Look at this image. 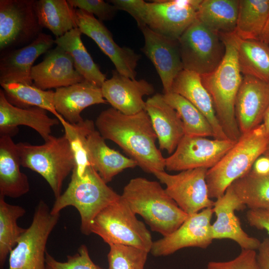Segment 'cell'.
Wrapping results in <instances>:
<instances>
[{
	"instance_id": "obj_1",
	"label": "cell",
	"mask_w": 269,
	"mask_h": 269,
	"mask_svg": "<svg viewBox=\"0 0 269 269\" xmlns=\"http://www.w3.org/2000/svg\"><path fill=\"white\" fill-rule=\"evenodd\" d=\"M95 126L104 138L117 143L143 171H164L165 158L156 146L157 138L145 110L128 115L110 108L97 117Z\"/></svg>"
},
{
	"instance_id": "obj_2",
	"label": "cell",
	"mask_w": 269,
	"mask_h": 269,
	"mask_svg": "<svg viewBox=\"0 0 269 269\" xmlns=\"http://www.w3.org/2000/svg\"><path fill=\"white\" fill-rule=\"evenodd\" d=\"M121 196L152 231L163 237L177 230L188 216L156 181L140 177L133 178Z\"/></svg>"
},
{
	"instance_id": "obj_3",
	"label": "cell",
	"mask_w": 269,
	"mask_h": 269,
	"mask_svg": "<svg viewBox=\"0 0 269 269\" xmlns=\"http://www.w3.org/2000/svg\"><path fill=\"white\" fill-rule=\"evenodd\" d=\"M220 35L225 46V56L215 71L201 77L224 132L229 139L237 141L241 134L236 118L235 105L243 77L238 61L234 33Z\"/></svg>"
},
{
	"instance_id": "obj_4",
	"label": "cell",
	"mask_w": 269,
	"mask_h": 269,
	"mask_svg": "<svg viewBox=\"0 0 269 269\" xmlns=\"http://www.w3.org/2000/svg\"><path fill=\"white\" fill-rule=\"evenodd\" d=\"M120 197L107 185L91 164L81 170L74 167L67 188L55 198L51 212L59 214L66 207H75L80 216L81 232L89 235L91 234V225L95 217Z\"/></svg>"
},
{
	"instance_id": "obj_5",
	"label": "cell",
	"mask_w": 269,
	"mask_h": 269,
	"mask_svg": "<svg viewBox=\"0 0 269 269\" xmlns=\"http://www.w3.org/2000/svg\"><path fill=\"white\" fill-rule=\"evenodd\" d=\"M269 141L263 123L242 134L220 160L207 170L206 180L210 198L221 197L233 182L248 172L263 154Z\"/></svg>"
},
{
	"instance_id": "obj_6",
	"label": "cell",
	"mask_w": 269,
	"mask_h": 269,
	"mask_svg": "<svg viewBox=\"0 0 269 269\" xmlns=\"http://www.w3.org/2000/svg\"><path fill=\"white\" fill-rule=\"evenodd\" d=\"M21 166L40 174L48 183L55 198L61 194L64 180L76 163L71 144L65 134L51 135L41 145L16 143Z\"/></svg>"
},
{
	"instance_id": "obj_7",
	"label": "cell",
	"mask_w": 269,
	"mask_h": 269,
	"mask_svg": "<svg viewBox=\"0 0 269 269\" xmlns=\"http://www.w3.org/2000/svg\"><path fill=\"white\" fill-rule=\"evenodd\" d=\"M90 231L109 246H132L149 253L153 244L150 232L121 196L98 214Z\"/></svg>"
},
{
	"instance_id": "obj_8",
	"label": "cell",
	"mask_w": 269,
	"mask_h": 269,
	"mask_svg": "<svg viewBox=\"0 0 269 269\" xmlns=\"http://www.w3.org/2000/svg\"><path fill=\"white\" fill-rule=\"evenodd\" d=\"M59 217L44 201L38 202L31 224L9 254L8 269H46L47 241Z\"/></svg>"
},
{
	"instance_id": "obj_9",
	"label": "cell",
	"mask_w": 269,
	"mask_h": 269,
	"mask_svg": "<svg viewBox=\"0 0 269 269\" xmlns=\"http://www.w3.org/2000/svg\"><path fill=\"white\" fill-rule=\"evenodd\" d=\"M183 69L200 76L215 71L225 54L220 35L196 19L178 39Z\"/></svg>"
},
{
	"instance_id": "obj_10",
	"label": "cell",
	"mask_w": 269,
	"mask_h": 269,
	"mask_svg": "<svg viewBox=\"0 0 269 269\" xmlns=\"http://www.w3.org/2000/svg\"><path fill=\"white\" fill-rule=\"evenodd\" d=\"M35 0H0V51L26 46L42 33Z\"/></svg>"
},
{
	"instance_id": "obj_11",
	"label": "cell",
	"mask_w": 269,
	"mask_h": 269,
	"mask_svg": "<svg viewBox=\"0 0 269 269\" xmlns=\"http://www.w3.org/2000/svg\"><path fill=\"white\" fill-rule=\"evenodd\" d=\"M202 0H169L145 2L139 28L146 26L167 37L178 39L197 19Z\"/></svg>"
},
{
	"instance_id": "obj_12",
	"label": "cell",
	"mask_w": 269,
	"mask_h": 269,
	"mask_svg": "<svg viewBox=\"0 0 269 269\" xmlns=\"http://www.w3.org/2000/svg\"><path fill=\"white\" fill-rule=\"evenodd\" d=\"M236 141L184 134L174 151L165 158V168L170 171L198 168L209 169L220 160Z\"/></svg>"
},
{
	"instance_id": "obj_13",
	"label": "cell",
	"mask_w": 269,
	"mask_h": 269,
	"mask_svg": "<svg viewBox=\"0 0 269 269\" xmlns=\"http://www.w3.org/2000/svg\"><path fill=\"white\" fill-rule=\"evenodd\" d=\"M207 170L198 168L176 174L159 171L153 174L166 186V192L179 207L189 215L213 207L214 201L209 196L206 180Z\"/></svg>"
},
{
	"instance_id": "obj_14",
	"label": "cell",
	"mask_w": 269,
	"mask_h": 269,
	"mask_svg": "<svg viewBox=\"0 0 269 269\" xmlns=\"http://www.w3.org/2000/svg\"><path fill=\"white\" fill-rule=\"evenodd\" d=\"M213 207L188 215L181 226L170 235L153 242L150 250L155 257L166 256L185 248H207L213 239L211 220Z\"/></svg>"
},
{
	"instance_id": "obj_15",
	"label": "cell",
	"mask_w": 269,
	"mask_h": 269,
	"mask_svg": "<svg viewBox=\"0 0 269 269\" xmlns=\"http://www.w3.org/2000/svg\"><path fill=\"white\" fill-rule=\"evenodd\" d=\"M80 138L90 164L107 183L125 169L137 166L131 158L111 148L91 120L78 124Z\"/></svg>"
},
{
	"instance_id": "obj_16",
	"label": "cell",
	"mask_w": 269,
	"mask_h": 269,
	"mask_svg": "<svg viewBox=\"0 0 269 269\" xmlns=\"http://www.w3.org/2000/svg\"><path fill=\"white\" fill-rule=\"evenodd\" d=\"M77 24L82 34L93 39L111 60L116 70L122 75L134 79L140 55L127 47H120L114 41L112 33L94 15L76 9Z\"/></svg>"
},
{
	"instance_id": "obj_17",
	"label": "cell",
	"mask_w": 269,
	"mask_h": 269,
	"mask_svg": "<svg viewBox=\"0 0 269 269\" xmlns=\"http://www.w3.org/2000/svg\"><path fill=\"white\" fill-rule=\"evenodd\" d=\"M140 29L144 39L142 50L159 75L164 93L170 92L174 79L183 69L178 39L158 34L146 26Z\"/></svg>"
},
{
	"instance_id": "obj_18",
	"label": "cell",
	"mask_w": 269,
	"mask_h": 269,
	"mask_svg": "<svg viewBox=\"0 0 269 269\" xmlns=\"http://www.w3.org/2000/svg\"><path fill=\"white\" fill-rule=\"evenodd\" d=\"M269 105V83L243 76L235 105V116L241 135L257 127Z\"/></svg>"
},
{
	"instance_id": "obj_19",
	"label": "cell",
	"mask_w": 269,
	"mask_h": 269,
	"mask_svg": "<svg viewBox=\"0 0 269 269\" xmlns=\"http://www.w3.org/2000/svg\"><path fill=\"white\" fill-rule=\"evenodd\" d=\"M55 44L52 36L41 33L33 41L22 47L1 53L0 83L18 82L33 84L31 71L36 59Z\"/></svg>"
},
{
	"instance_id": "obj_20",
	"label": "cell",
	"mask_w": 269,
	"mask_h": 269,
	"mask_svg": "<svg viewBox=\"0 0 269 269\" xmlns=\"http://www.w3.org/2000/svg\"><path fill=\"white\" fill-rule=\"evenodd\" d=\"M246 207L230 186L222 196L217 198L213 207L216 216L212 224L213 239H228L237 243L242 249H258L261 242L243 230L235 214L236 210H244Z\"/></svg>"
},
{
	"instance_id": "obj_21",
	"label": "cell",
	"mask_w": 269,
	"mask_h": 269,
	"mask_svg": "<svg viewBox=\"0 0 269 269\" xmlns=\"http://www.w3.org/2000/svg\"><path fill=\"white\" fill-rule=\"evenodd\" d=\"M31 71L33 84L43 90L67 87L85 81L76 69L71 56L59 46L50 49Z\"/></svg>"
},
{
	"instance_id": "obj_22",
	"label": "cell",
	"mask_w": 269,
	"mask_h": 269,
	"mask_svg": "<svg viewBox=\"0 0 269 269\" xmlns=\"http://www.w3.org/2000/svg\"><path fill=\"white\" fill-rule=\"evenodd\" d=\"M104 98L112 107L121 113L134 115L145 110L143 97L154 92L153 86L143 79H132L112 71V77L101 87Z\"/></svg>"
},
{
	"instance_id": "obj_23",
	"label": "cell",
	"mask_w": 269,
	"mask_h": 269,
	"mask_svg": "<svg viewBox=\"0 0 269 269\" xmlns=\"http://www.w3.org/2000/svg\"><path fill=\"white\" fill-rule=\"evenodd\" d=\"M57 118H52L47 111L37 107L21 108L13 106L0 90V134L12 136L18 131V127L25 126L37 132L44 141L51 135L52 128L59 124Z\"/></svg>"
},
{
	"instance_id": "obj_24",
	"label": "cell",
	"mask_w": 269,
	"mask_h": 269,
	"mask_svg": "<svg viewBox=\"0 0 269 269\" xmlns=\"http://www.w3.org/2000/svg\"><path fill=\"white\" fill-rule=\"evenodd\" d=\"M145 111L156 134L159 148L171 154L185 134L179 115L166 102L163 94L160 93L154 94L146 100Z\"/></svg>"
},
{
	"instance_id": "obj_25",
	"label": "cell",
	"mask_w": 269,
	"mask_h": 269,
	"mask_svg": "<svg viewBox=\"0 0 269 269\" xmlns=\"http://www.w3.org/2000/svg\"><path fill=\"white\" fill-rule=\"evenodd\" d=\"M101 87L86 81L56 89L54 105L57 112L66 121L76 124L83 121L81 112L96 104H106Z\"/></svg>"
},
{
	"instance_id": "obj_26",
	"label": "cell",
	"mask_w": 269,
	"mask_h": 269,
	"mask_svg": "<svg viewBox=\"0 0 269 269\" xmlns=\"http://www.w3.org/2000/svg\"><path fill=\"white\" fill-rule=\"evenodd\" d=\"M172 92L186 99L201 112L213 129L214 138L229 139L218 120L213 101L203 85L200 75L193 71L183 69L173 82Z\"/></svg>"
},
{
	"instance_id": "obj_27",
	"label": "cell",
	"mask_w": 269,
	"mask_h": 269,
	"mask_svg": "<svg viewBox=\"0 0 269 269\" xmlns=\"http://www.w3.org/2000/svg\"><path fill=\"white\" fill-rule=\"evenodd\" d=\"M16 143L9 135L0 137V196L20 197L30 189L27 175L21 172Z\"/></svg>"
},
{
	"instance_id": "obj_28",
	"label": "cell",
	"mask_w": 269,
	"mask_h": 269,
	"mask_svg": "<svg viewBox=\"0 0 269 269\" xmlns=\"http://www.w3.org/2000/svg\"><path fill=\"white\" fill-rule=\"evenodd\" d=\"M82 34L78 27L73 29L56 37L55 44L71 56L76 69L86 81L101 88L107 80L106 75L101 71L87 50L81 39Z\"/></svg>"
},
{
	"instance_id": "obj_29",
	"label": "cell",
	"mask_w": 269,
	"mask_h": 269,
	"mask_svg": "<svg viewBox=\"0 0 269 269\" xmlns=\"http://www.w3.org/2000/svg\"><path fill=\"white\" fill-rule=\"evenodd\" d=\"M34 8L40 25L56 38L78 27L76 9L66 0H37Z\"/></svg>"
},
{
	"instance_id": "obj_30",
	"label": "cell",
	"mask_w": 269,
	"mask_h": 269,
	"mask_svg": "<svg viewBox=\"0 0 269 269\" xmlns=\"http://www.w3.org/2000/svg\"><path fill=\"white\" fill-rule=\"evenodd\" d=\"M239 4V0H202L197 19L219 35L234 33Z\"/></svg>"
},
{
	"instance_id": "obj_31",
	"label": "cell",
	"mask_w": 269,
	"mask_h": 269,
	"mask_svg": "<svg viewBox=\"0 0 269 269\" xmlns=\"http://www.w3.org/2000/svg\"><path fill=\"white\" fill-rule=\"evenodd\" d=\"M234 35L242 74L269 83V44L260 40L243 39Z\"/></svg>"
},
{
	"instance_id": "obj_32",
	"label": "cell",
	"mask_w": 269,
	"mask_h": 269,
	"mask_svg": "<svg viewBox=\"0 0 269 269\" xmlns=\"http://www.w3.org/2000/svg\"><path fill=\"white\" fill-rule=\"evenodd\" d=\"M269 17V0H239L236 36L260 40Z\"/></svg>"
},
{
	"instance_id": "obj_33",
	"label": "cell",
	"mask_w": 269,
	"mask_h": 269,
	"mask_svg": "<svg viewBox=\"0 0 269 269\" xmlns=\"http://www.w3.org/2000/svg\"><path fill=\"white\" fill-rule=\"evenodd\" d=\"M0 84L6 99L13 106L21 108L39 107L50 112L56 118L60 115L54 105V91L41 90L33 84L11 82Z\"/></svg>"
},
{
	"instance_id": "obj_34",
	"label": "cell",
	"mask_w": 269,
	"mask_h": 269,
	"mask_svg": "<svg viewBox=\"0 0 269 269\" xmlns=\"http://www.w3.org/2000/svg\"><path fill=\"white\" fill-rule=\"evenodd\" d=\"M230 187L249 209L265 208L269 206V173L258 174L251 169Z\"/></svg>"
},
{
	"instance_id": "obj_35",
	"label": "cell",
	"mask_w": 269,
	"mask_h": 269,
	"mask_svg": "<svg viewBox=\"0 0 269 269\" xmlns=\"http://www.w3.org/2000/svg\"><path fill=\"white\" fill-rule=\"evenodd\" d=\"M21 206L7 203L0 196V267L2 268L10 252L24 232L17 224V220L25 213Z\"/></svg>"
},
{
	"instance_id": "obj_36",
	"label": "cell",
	"mask_w": 269,
	"mask_h": 269,
	"mask_svg": "<svg viewBox=\"0 0 269 269\" xmlns=\"http://www.w3.org/2000/svg\"><path fill=\"white\" fill-rule=\"evenodd\" d=\"M163 95L166 102L179 115L183 123L185 134L214 137V132L209 122L192 103L172 91Z\"/></svg>"
},
{
	"instance_id": "obj_37",
	"label": "cell",
	"mask_w": 269,
	"mask_h": 269,
	"mask_svg": "<svg viewBox=\"0 0 269 269\" xmlns=\"http://www.w3.org/2000/svg\"><path fill=\"white\" fill-rule=\"evenodd\" d=\"M109 246L108 269H144L149 253L147 251L128 246Z\"/></svg>"
},
{
	"instance_id": "obj_38",
	"label": "cell",
	"mask_w": 269,
	"mask_h": 269,
	"mask_svg": "<svg viewBox=\"0 0 269 269\" xmlns=\"http://www.w3.org/2000/svg\"><path fill=\"white\" fill-rule=\"evenodd\" d=\"M46 269H104L92 260L87 246L81 245L77 252L67 257V260H57L47 252L46 254Z\"/></svg>"
},
{
	"instance_id": "obj_39",
	"label": "cell",
	"mask_w": 269,
	"mask_h": 269,
	"mask_svg": "<svg viewBox=\"0 0 269 269\" xmlns=\"http://www.w3.org/2000/svg\"><path fill=\"white\" fill-rule=\"evenodd\" d=\"M205 269H261L254 250L242 249L235 258L225 262L211 261Z\"/></svg>"
},
{
	"instance_id": "obj_40",
	"label": "cell",
	"mask_w": 269,
	"mask_h": 269,
	"mask_svg": "<svg viewBox=\"0 0 269 269\" xmlns=\"http://www.w3.org/2000/svg\"><path fill=\"white\" fill-rule=\"evenodd\" d=\"M73 7H78L93 15L102 21L113 19L118 10L109 2L103 0H67Z\"/></svg>"
},
{
	"instance_id": "obj_41",
	"label": "cell",
	"mask_w": 269,
	"mask_h": 269,
	"mask_svg": "<svg viewBox=\"0 0 269 269\" xmlns=\"http://www.w3.org/2000/svg\"><path fill=\"white\" fill-rule=\"evenodd\" d=\"M108 2L114 5L117 10L129 13L138 24L145 3L143 0H111Z\"/></svg>"
},
{
	"instance_id": "obj_42",
	"label": "cell",
	"mask_w": 269,
	"mask_h": 269,
	"mask_svg": "<svg viewBox=\"0 0 269 269\" xmlns=\"http://www.w3.org/2000/svg\"><path fill=\"white\" fill-rule=\"evenodd\" d=\"M249 225L260 230H266L269 234V211L265 208L249 209L246 213Z\"/></svg>"
},
{
	"instance_id": "obj_43",
	"label": "cell",
	"mask_w": 269,
	"mask_h": 269,
	"mask_svg": "<svg viewBox=\"0 0 269 269\" xmlns=\"http://www.w3.org/2000/svg\"><path fill=\"white\" fill-rule=\"evenodd\" d=\"M257 260L261 269H269V238L261 242L258 249Z\"/></svg>"
},
{
	"instance_id": "obj_44",
	"label": "cell",
	"mask_w": 269,
	"mask_h": 269,
	"mask_svg": "<svg viewBox=\"0 0 269 269\" xmlns=\"http://www.w3.org/2000/svg\"><path fill=\"white\" fill-rule=\"evenodd\" d=\"M252 170L258 174H267L269 173V158L262 155L255 162Z\"/></svg>"
},
{
	"instance_id": "obj_45",
	"label": "cell",
	"mask_w": 269,
	"mask_h": 269,
	"mask_svg": "<svg viewBox=\"0 0 269 269\" xmlns=\"http://www.w3.org/2000/svg\"><path fill=\"white\" fill-rule=\"evenodd\" d=\"M260 40L269 44V17Z\"/></svg>"
},
{
	"instance_id": "obj_46",
	"label": "cell",
	"mask_w": 269,
	"mask_h": 269,
	"mask_svg": "<svg viewBox=\"0 0 269 269\" xmlns=\"http://www.w3.org/2000/svg\"><path fill=\"white\" fill-rule=\"evenodd\" d=\"M263 124L265 127L267 133L269 135V105L266 112Z\"/></svg>"
},
{
	"instance_id": "obj_47",
	"label": "cell",
	"mask_w": 269,
	"mask_h": 269,
	"mask_svg": "<svg viewBox=\"0 0 269 269\" xmlns=\"http://www.w3.org/2000/svg\"><path fill=\"white\" fill-rule=\"evenodd\" d=\"M264 155L267 156L269 158V141L266 148L265 151H264L263 154Z\"/></svg>"
},
{
	"instance_id": "obj_48",
	"label": "cell",
	"mask_w": 269,
	"mask_h": 269,
	"mask_svg": "<svg viewBox=\"0 0 269 269\" xmlns=\"http://www.w3.org/2000/svg\"><path fill=\"white\" fill-rule=\"evenodd\" d=\"M265 209H267V210L269 211V206L266 207Z\"/></svg>"
}]
</instances>
